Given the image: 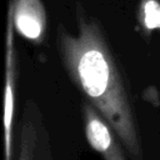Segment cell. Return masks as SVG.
<instances>
[{
    "label": "cell",
    "instance_id": "6da1fadb",
    "mask_svg": "<svg viewBox=\"0 0 160 160\" xmlns=\"http://www.w3.org/2000/svg\"><path fill=\"white\" fill-rule=\"evenodd\" d=\"M58 48L69 78L108 121L131 160H144L132 98L100 29L81 19L78 34L59 30Z\"/></svg>",
    "mask_w": 160,
    "mask_h": 160
},
{
    "label": "cell",
    "instance_id": "7a4b0ae2",
    "mask_svg": "<svg viewBox=\"0 0 160 160\" xmlns=\"http://www.w3.org/2000/svg\"><path fill=\"white\" fill-rule=\"evenodd\" d=\"M14 22L8 12L5 36V82H4V116H2V158L14 160V118L16 94V54L14 44Z\"/></svg>",
    "mask_w": 160,
    "mask_h": 160
},
{
    "label": "cell",
    "instance_id": "3957f363",
    "mask_svg": "<svg viewBox=\"0 0 160 160\" xmlns=\"http://www.w3.org/2000/svg\"><path fill=\"white\" fill-rule=\"evenodd\" d=\"M81 114L86 140L102 160H128V152L111 126L86 100L82 102Z\"/></svg>",
    "mask_w": 160,
    "mask_h": 160
},
{
    "label": "cell",
    "instance_id": "277c9868",
    "mask_svg": "<svg viewBox=\"0 0 160 160\" xmlns=\"http://www.w3.org/2000/svg\"><path fill=\"white\" fill-rule=\"evenodd\" d=\"M11 12L15 30L26 40L40 42L46 28V14L40 0H14Z\"/></svg>",
    "mask_w": 160,
    "mask_h": 160
},
{
    "label": "cell",
    "instance_id": "5b68a950",
    "mask_svg": "<svg viewBox=\"0 0 160 160\" xmlns=\"http://www.w3.org/2000/svg\"><path fill=\"white\" fill-rule=\"evenodd\" d=\"M41 126L42 121L40 119L38 108L32 101H28L21 119L18 160H36Z\"/></svg>",
    "mask_w": 160,
    "mask_h": 160
},
{
    "label": "cell",
    "instance_id": "8992f818",
    "mask_svg": "<svg viewBox=\"0 0 160 160\" xmlns=\"http://www.w3.org/2000/svg\"><path fill=\"white\" fill-rule=\"evenodd\" d=\"M140 22L148 32L160 30V2L158 0L141 1Z\"/></svg>",
    "mask_w": 160,
    "mask_h": 160
},
{
    "label": "cell",
    "instance_id": "52a82bcc",
    "mask_svg": "<svg viewBox=\"0 0 160 160\" xmlns=\"http://www.w3.org/2000/svg\"><path fill=\"white\" fill-rule=\"evenodd\" d=\"M36 160H51V154H50V148H49V136L48 132L44 128L41 126L40 131V140H39V148L36 152Z\"/></svg>",
    "mask_w": 160,
    "mask_h": 160
}]
</instances>
